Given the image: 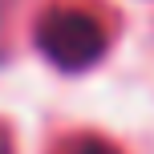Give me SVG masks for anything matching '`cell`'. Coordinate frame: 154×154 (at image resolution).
Segmentation results:
<instances>
[{
    "mask_svg": "<svg viewBox=\"0 0 154 154\" xmlns=\"http://www.w3.org/2000/svg\"><path fill=\"white\" fill-rule=\"evenodd\" d=\"M109 45V32L89 8L57 4L37 20V49L57 69H89Z\"/></svg>",
    "mask_w": 154,
    "mask_h": 154,
    "instance_id": "1",
    "label": "cell"
},
{
    "mask_svg": "<svg viewBox=\"0 0 154 154\" xmlns=\"http://www.w3.org/2000/svg\"><path fill=\"white\" fill-rule=\"evenodd\" d=\"M57 154H118L106 138H93V134H81V138H69Z\"/></svg>",
    "mask_w": 154,
    "mask_h": 154,
    "instance_id": "2",
    "label": "cell"
},
{
    "mask_svg": "<svg viewBox=\"0 0 154 154\" xmlns=\"http://www.w3.org/2000/svg\"><path fill=\"white\" fill-rule=\"evenodd\" d=\"M0 154H12V142H8V134L0 130Z\"/></svg>",
    "mask_w": 154,
    "mask_h": 154,
    "instance_id": "3",
    "label": "cell"
}]
</instances>
